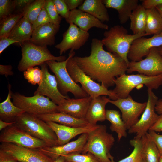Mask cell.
I'll return each instance as SVG.
<instances>
[{
	"mask_svg": "<svg viewBox=\"0 0 162 162\" xmlns=\"http://www.w3.org/2000/svg\"><path fill=\"white\" fill-rule=\"evenodd\" d=\"M146 33L150 35L162 32V18L156 9L146 10Z\"/></svg>",
	"mask_w": 162,
	"mask_h": 162,
	"instance_id": "31",
	"label": "cell"
},
{
	"mask_svg": "<svg viewBox=\"0 0 162 162\" xmlns=\"http://www.w3.org/2000/svg\"><path fill=\"white\" fill-rule=\"evenodd\" d=\"M142 1L141 5L146 10L155 8L162 4V0H144Z\"/></svg>",
	"mask_w": 162,
	"mask_h": 162,
	"instance_id": "45",
	"label": "cell"
},
{
	"mask_svg": "<svg viewBox=\"0 0 162 162\" xmlns=\"http://www.w3.org/2000/svg\"><path fill=\"white\" fill-rule=\"evenodd\" d=\"M130 143L134 147L132 152L129 156L118 162H138L143 158V144L141 138L138 139L134 138L130 140ZM110 159L111 162H115L112 155Z\"/></svg>",
	"mask_w": 162,
	"mask_h": 162,
	"instance_id": "34",
	"label": "cell"
},
{
	"mask_svg": "<svg viewBox=\"0 0 162 162\" xmlns=\"http://www.w3.org/2000/svg\"><path fill=\"white\" fill-rule=\"evenodd\" d=\"M88 136V133H83L76 140L65 144L52 147L46 146L38 149L54 160L61 156L73 153H82L87 141Z\"/></svg>",
	"mask_w": 162,
	"mask_h": 162,
	"instance_id": "18",
	"label": "cell"
},
{
	"mask_svg": "<svg viewBox=\"0 0 162 162\" xmlns=\"http://www.w3.org/2000/svg\"><path fill=\"white\" fill-rule=\"evenodd\" d=\"M134 72L148 76L162 74V56L157 47L151 49L145 59L129 62L127 72L130 74Z\"/></svg>",
	"mask_w": 162,
	"mask_h": 162,
	"instance_id": "12",
	"label": "cell"
},
{
	"mask_svg": "<svg viewBox=\"0 0 162 162\" xmlns=\"http://www.w3.org/2000/svg\"><path fill=\"white\" fill-rule=\"evenodd\" d=\"M14 11L13 0H0V20L12 14Z\"/></svg>",
	"mask_w": 162,
	"mask_h": 162,
	"instance_id": "39",
	"label": "cell"
},
{
	"mask_svg": "<svg viewBox=\"0 0 162 162\" xmlns=\"http://www.w3.org/2000/svg\"><path fill=\"white\" fill-rule=\"evenodd\" d=\"M141 139L143 144V157L146 162H159L160 154L148 132Z\"/></svg>",
	"mask_w": 162,
	"mask_h": 162,
	"instance_id": "32",
	"label": "cell"
},
{
	"mask_svg": "<svg viewBox=\"0 0 162 162\" xmlns=\"http://www.w3.org/2000/svg\"><path fill=\"white\" fill-rule=\"evenodd\" d=\"M34 1V0H13L14 11H17V13H23L25 9Z\"/></svg>",
	"mask_w": 162,
	"mask_h": 162,
	"instance_id": "43",
	"label": "cell"
},
{
	"mask_svg": "<svg viewBox=\"0 0 162 162\" xmlns=\"http://www.w3.org/2000/svg\"><path fill=\"white\" fill-rule=\"evenodd\" d=\"M103 46L101 40L93 38L90 55L74 56L73 59L86 75L108 88L115 85L116 77L125 74L128 65L117 54L105 50Z\"/></svg>",
	"mask_w": 162,
	"mask_h": 162,
	"instance_id": "1",
	"label": "cell"
},
{
	"mask_svg": "<svg viewBox=\"0 0 162 162\" xmlns=\"http://www.w3.org/2000/svg\"><path fill=\"white\" fill-rule=\"evenodd\" d=\"M75 52H70L68 58L64 61L57 62L50 60L46 63L55 74L59 90L64 96L72 93L76 98L86 97L89 96L77 83L72 79L67 68V64L70 58L74 56Z\"/></svg>",
	"mask_w": 162,
	"mask_h": 162,
	"instance_id": "7",
	"label": "cell"
},
{
	"mask_svg": "<svg viewBox=\"0 0 162 162\" xmlns=\"http://www.w3.org/2000/svg\"><path fill=\"white\" fill-rule=\"evenodd\" d=\"M14 122L32 136L44 141L48 146H58V138L54 131L46 122L36 115L24 112Z\"/></svg>",
	"mask_w": 162,
	"mask_h": 162,
	"instance_id": "4",
	"label": "cell"
},
{
	"mask_svg": "<svg viewBox=\"0 0 162 162\" xmlns=\"http://www.w3.org/2000/svg\"><path fill=\"white\" fill-rule=\"evenodd\" d=\"M88 134L87 141L82 153H91L100 162H111L110 151L115 139L112 134L107 131L106 126L99 124Z\"/></svg>",
	"mask_w": 162,
	"mask_h": 162,
	"instance_id": "3",
	"label": "cell"
},
{
	"mask_svg": "<svg viewBox=\"0 0 162 162\" xmlns=\"http://www.w3.org/2000/svg\"><path fill=\"white\" fill-rule=\"evenodd\" d=\"M130 28L134 34L146 33V9L139 4L133 11L130 17Z\"/></svg>",
	"mask_w": 162,
	"mask_h": 162,
	"instance_id": "29",
	"label": "cell"
},
{
	"mask_svg": "<svg viewBox=\"0 0 162 162\" xmlns=\"http://www.w3.org/2000/svg\"><path fill=\"white\" fill-rule=\"evenodd\" d=\"M44 8L46 10L52 23L60 25L62 17L58 14L53 0H46Z\"/></svg>",
	"mask_w": 162,
	"mask_h": 162,
	"instance_id": "38",
	"label": "cell"
},
{
	"mask_svg": "<svg viewBox=\"0 0 162 162\" xmlns=\"http://www.w3.org/2000/svg\"><path fill=\"white\" fill-rule=\"evenodd\" d=\"M149 130L156 132H162V113L159 115L157 121L151 127Z\"/></svg>",
	"mask_w": 162,
	"mask_h": 162,
	"instance_id": "49",
	"label": "cell"
},
{
	"mask_svg": "<svg viewBox=\"0 0 162 162\" xmlns=\"http://www.w3.org/2000/svg\"><path fill=\"white\" fill-rule=\"evenodd\" d=\"M146 35V33L129 34L123 26L116 25L104 32V37L101 40L109 52L119 55L128 65V56L132 42L138 38Z\"/></svg>",
	"mask_w": 162,
	"mask_h": 162,
	"instance_id": "2",
	"label": "cell"
},
{
	"mask_svg": "<svg viewBox=\"0 0 162 162\" xmlns=\"http://www.w3.org/2000/svg\"><path fill=\"white\" fill-rule=\"evenodd\" d=\"M116 86L112 90L118 98L127 97L132 90L137 86L145 85L152 89H158L162 85V74L148 76L142 74L126 75L124 74L114 80Z\"/></svg>",
	"mask_w": 162,
	"mask_h": 162,
	"instance_id": "6",
	"label": "cell"
},
{
	"mask_svg": "<svg viewBox=\"0 0 162 162\" xmlns=\"http://www.w3.org/2000/svg\"><path fill=\"white\" fill-rule=\"evenodd\" d=\"M91 99L90 96L81 98L66 99L58 105V112L65 113L77 118L85 119Z\"/></svg>",
	"mask_w": 162,
	"mask_h": 162,
	"instance_id": "20",
	"label": "cell"
},
{
	"mask_svg": "<svg viewBox=\"0 0 162 162\" xmlns=\"http://www.w3.org/2000/svg\"><path fill=\"white\" fill-rule=\"evenodd\" d=\"M14 123L15 122H7L0 119V130L6 128Z\"/></svg>",
	"mask_w": 162,
	"mask_h": 162,
	"instance_id": "51",
	"label": "cell"
},
{
	"mask_svg": "<svg viewBox=\"0 0 162 162\" xmlns=\"http://www.w3.org/2000/svg\"><path fill=\"white\" fill-rule=\"evenodd\" d=\"M0 149L21 162H52L53 160L38 148L23 147L12 143H2Z\"/></svg>",
	"mask_w": 162,
	"mask_h": 162,
	"instance_id": "14",
	"label": "cell"
},
{
	"mask_svg": "<svg viewBox=\"0 0 162 162\" xmlns=\"http://www.w3.org/2000/svg\"><path fill=\"white\" fill-rule=\"evenodd\" d=\"M109 103L120 109L122 118L128 130L138 121L139 116L144 112L147 105V102L142 103L136 101L130 95L126 98H119L116 100L110 99Z\"/></svg>",
	"mask_w": 162,
	"mask_h": 162,
	"instance_id": "13",
	"label": "cell"
},
{
	"mask_svg": "<svg viewBox=\"0 0 162 162\" xmlns=\"http://www.w3.org/2000/svg\"><path fill=\"white\" fill-rule=\"evenodd\" d=\"M52 22L51 19L46 10L44 8L41 10L35 21L32 24L33 30L37 27Z\"/></svg>",
	"mask_w": 162,
	"mask_h": 162,
	"instance_id": "41",
	"label": "cell"
},
{
	"mask_svg": "<svg viewBox=\"0 0 162 162\" xmlns=\"http://www.w3.org/2000/svg\"><path fill=\"white\" fill-rule=\"evenodd\" d=\"M24 78L32 85L38 84V86L41 83L43 74L41 69L38 67L30 68L23 72Z\"/></svg>",
	"mask_w": 162,
	"mask_h": 162,
	"instance_id": "36",
	"label": "cell"
},
{
	"mask_svg": "<svg viewBox=\"0 0 162 162\" xmlns=\"http://www.w3.org/2000/svg\"><path fill=\"white\" fill-rule=\"evenodd\" d=\"M65 20L67 23H73L87 32L93 27L106 30L109 28L108 25L89 14L78 9L71 10L69 17Z\"/></svg>",
	"mask_w": 162,
	"mask_h": 162,
	"instance_id": "21",
	"label": "cell"
},
{
	"mask_svg": "<svg viewBox=\"0 0 162 162\" xmlns=\"http://www.w3.org/2000/svg\"><path fill=\"white\" fill-rule=\"evenodd\" d=\"M148 133L157 146L160 154H162V135L150 130H148Z\"/></svg>",
	"mask_w": 162,
	"mask_h": 162,
	"instance_id": "42",
	"label": "cell"
},
{
	"mask_svg": "<svg viewBox=\"0 0 162 162\" xmlns=\"http://www.w3.org/2000/svg\"><path fill=\"white\" fill-rule=\"evenodd\" d=\"M60 27V25L52 22L40 26L33 30L29 41L42 46L54 45L55 35L59 31Z\"/></svg>",
	"mask_w": 162,
	"mask_h": 162,
	"instance_id": "22",
	"label": "cell"
},
{
	"mask_svg": "<svg viewBox=\"0 0 162 162\" xmlns=\"http://www.w3.org/2000/svg\"><path fill=\"white\" fill-rule=\"evenodd\" d=\"M36 116L45 122H52L71 127H82L90 124L85 119L77 118L62 112H55Z\"/></svg>",
	"mask_w": 162,
	"mask_h": 162,
	"instance_id": "25",
	"label": "cell"
},
{
	"mask_svg": "<svg viewBox=\"0 0 162 162\" xmlns=\"http://www.w3.org/2000/svg\"><path fill=\"white\" fill-rule=\"evenodd\" d=\"M157 48L159 52L162 56V46H160Z\"/></svg>",
	"mask_w": 162,
	"mask_h": 162,
	"instance_id": "54",
	"label": "cell"
},
{
	"mask_svg": "<svg viewBox=\"0 0 162 162\" xmlns=\"http://www.w3.org/2000/svg\"><path fill=\"white\" fill-rule=\"evenodd\" d=\"M71 57L67 64L68 71L73 80L76 83H80L82 89L92 98L102 95L108 96L112 100L118 98L112 90H108L103 85L98 83L86 75L79 67Z\"/></svg>",
	"mask_w": 162,
	"mask_h": 162,
	"instance_id": "8",
	"label": "cell"
},
{
	"mask_svg": "<svg viewBox=\"0 0 162 162\" xmlns=\"http://www.w3.org/2000/svg\"><path fill=\"white\" fill-rule=\"evenodd\" d=\"M20 45L21 48L22 57L17 68L20 72H24L30 68L40 66L49 61L62 62L67 58L65 56H55L47 46H38L29 41H25Z\"/></svg>",
	"mask_w": 162,
	"mask_h": 162,
	"instance_id": "5",
	"label": "cell"
},
{
	"mask_svg": "<svg viewBox=\"0 0 162 162\" xmlns=\"http://www.w3.org/2000/svg\"><path fill=\"white\" fill-rule=\"evenodd\" d=\"M56 133L58 146L65 144L76 136L90 132L97 128L99 124H90L82 127L67 126L51 121L45 122Z\"/></svg>",
	"mask_w": 162,
	"mask_h": 162,
	"instance_id": "19",
	"label": "cell"
},
{
	"mask_svg": "<svg viewBox=\"0 0 162 162\" xmlns=\"http://www.w3.org/2000/svg\"><path fill=\"white\" fill-rule=\"evenodd\" d=\"M159 162H162V154H161L160 155Z\"/></svg>",
	"mask_w": 162,
	"mask_h": 162,
	"instance_id": "55",
	"label": "cell"
},
{
	"mask_svg": "<svg viewBox=\"0 0 162 162\" xmlns=\"http://www.w3.org/2000/svg\"><path fill=\"white\" fill-rule=\"evenodd\" d=\"M2 143H12L30 148L48 146L44 141L27 133L15 123L4 129L0 135Z\"/></svg>",
	"mask_w": 162,
	"mask_h": 162,
	"instance_id": "11",
	"label": "cell"
},
{
	"mask_svg": "<svg viewBox=\"0 0 162 162\" xmlns=\"http://www.w3.org/2000/svg\"><path fill=\"white\" fill-rule=\"evenodd\" d=\"M162 18V4L155 8Z\"/></svg>",
	"mask_w": 162,
	"mask_h": 162,
	"instance_id": "53",
	"label": "cell"
},
{
	"mask_svg": "<svg viewBox=\"0 0 162 162\" xmlns=\"http://www.w3.org/2000/svg\"><path fill=\"white\" fill-rule=\"evenodd\" d=\"M13 104L25 112L35 115L58 112V105L48 97L40 95L27 97L19 93L12 94Z\"/></svg>",
	"mask_w": 162,
	"mask_h": 162,
	"instance_id": "9",
	"label": "cell"
},
{
	"mask_svg": "<svg viewBox=\"0 0 162 162\" xmlns=\"http://www.w3.org/2000/svg\"><path fill=\"white\" fill-rule=\"evenodd\" d=\"M78 8V9L93 16L103 23L110 20L107 8L102 0H85Z\"/></svg>",
	"mask_w": 162,
	"mask_h": 162,
	"instance_id": "26",
	"label": "cell"
},
{
	"mask_svg": "<svg viewBox=\"0 0 162 162\" xmlns=\"http://www.w3.org/2000/svg\"><path fill=\"white\" fill-rule=\"evenodd\" d=\"M107 8L116 9L118 13V19L122 24L129 19L133 11L139 5L138 0H102Z\"/></svg>",
	"mask_w": 162,
	"mask_h": 162,
	"instance_id": "24",
	"label": "cell"
},
{
	"mask_svg": "<svg viewBox=\"0 0 162 162\" xmlns=\"http://www.w3.org/2000/svg\"><path fill=\"white\" fill-rule=\"evenodd\" d=\"M65 160L70 162H100L92 154L73 153L64 155Z\"/></svg>",
	"mask_w": 162,
	"mask_h": 162,
	"instance_id": "37",
	"label": "cell"
},
{
	"mask_svg": "<svg viewBox=\"0 0 162 162\" xmlns=\"http://www.w3.org/2000/svg\"><path fill=\"white\" fill-rule=\"evenodd\" d=\"M18 162H21L18 161Z\"/></svg>",
	"mask_w": 162,
	"mask_h": 162,
	"instance_id": "58",
	"label": "cell"
},
{
	"mask_svg": "<svg viewBox=\"0 0 162 162\" xmlns=\"http://www.w3.org/2000/svg\"><path fill=\"white\" fill-rule=\"evenodd\" d=\"M106 120L111 123L110 126L111 130L117 134L118 141L122 137H127V129L118 111L115 110H106Z\"/></svg>",
	"mask_w": 162,
	"mask_h": 162,
	"instance_id": "30",
	"label": "cell"
},
{
	"mask_svg": "<svg viewBox=\"0 0 162 162\" xmlns=\"http://www.w3.org/2000/svg\"><path fill=\"white\" fill-rule=\"evenodd\" d=\"M89 37L88 32L70 23L68 29L63 34L62 41L55 47L59 50L60 54L62 55L69 50L70 49V52L79 50L85 44Z\"/></svg>",
	"mask_w": 162,
	"mask_h": 162,
	"instance_id": "15",
	"label": "cell"
},
{
	"mask_svg": "<svg viewBox=\"0 0 162 162\" xmlns=\"http://www.w3.org/2000/svg\"><path fill=\"white\" fill-rule=\"evenodd\" d=\"M138 162H146L145 161L144 159L143 158L141 159Z\"/></svg>",
	"mask_w": 162,
	"mask_h": 162,
	"instance_id": "56",
	"label": "cell"
},
{
	"mask_svg": "<svg viewBox=\"0 0 162 162\" xmlns=\"http://www.w3.org/2000/svg\"><path fill=\"white\" fill-rule=\"evenodd\" d=\"M110 99L105 95L92 98L85 118L89 124L95 125L106 120L105 106Z\"/></svg>",
	"mask_w": 162,
	"mask_h": 162,
	"instance_id": "23",
	"label": "cell"
},
{
	"mask_svg": "<svg viewBox=\"0 0 162 162\" xmlns=\"http://www.w3.org/2000/svg\"><path fill=\"white\" fill-rule=\"evenodd\" d=\"M13 156L0 149V162H18Z\"/></svg>",
	"mask_w": 162,
	"mask_h": 162,
	"instance_id": "46",
	"label": "cell"
},
{
	"mask_svg": "<svg viewBox=\"0 0 162 162\" xmlns=\"http://www.w3.org/2000/svg\"><path fill=\"white\" fill-rule=\"evenodd\" d=\"M83 0H64L70 11L76 9L83 3Z\"/></svg>",
	"mask_w": 162,
	"mask_h": 162,
	"instance_id": "47",
	"label": "cell"
},
{
	"mask_svg": "<svg viewBox=\"0 0 162 162\" xmlns=\"http://www.w3.org/2000/svg\"><path fill=\"white\" fill-rule=\"evenodd\" d=\"M65 160V158L64 156H61L53 160L52 162H64Z\"/></svg>",
	"mask_w": 162,
	"mask_h": 162,
	"instance_id": "52",
	"label": "cell"
},
{
	"mask_svg": "<svg viewBox=\"0 0 162 162\" xmlns=\"http://www.w3.org/2000/svg\"><path fill=\"white\" fill-rule=\"evenodd\" d=\"M12 67L10 65H0V74L4 75L7 77L8 76H12L14 74L12 70Z\"/></svg>",
	"mask_w": 162,
	"mask_h": 162,
	"instance_id": "48",
	"label": "cell"
},
{
	"mask_svg": "<svg viewBox=\"0 0 162 162\" xmlns=\"http://www.w3.org/2000/svg\"><path fill=\"white\" fill-rule=\"evenodd\" d=\"M46 0H34L25 9L23 18L32 24L36 20L41 10L44 7Z\"/></svg>",
	"mask_w": 162,
	"mask_h": 162,
	"instance_id": "35",
	"label": "cell"
},
{
	"mask_svg": "<svg viewBox=\"0 0 162 162\" xmlns=\"http://www.w3.org/2000/svg\"><path fill=\"white\" fill-rule=\"evenodd\" d=\"M11 87L9 84L7 98L0 104V119L7 122H14L17 117L25 112L11 101L13 94Z\"/></svg>",
	"mask_w": 162,
	"mask_h": 162,
	"instance_id": "27",
	"label": "cell"
},
{
	"mask_svg": "<svg viewBox=\"0 0 162 162\" xmlns=\"http://www.w3.org/2000/svg\"><path fill=\"white\" fill-rule=\"evenodd\" d=\"M162 46V32L148 38L144 36L138 38L132 42L128 57L132 62H138L147 56L151 49Z\"/></svg>",
	"mask_w": 162,
	"mask_h": 162,
	"instance_id": "17",
	"label": "cell"
},
{
	"mask_svg": "<svg viewBox=\"0 0 162 162\" xmlns=\"http://www.w3.org/2000/svg\"><path fill=\"white\" fill-rule=\"evenodd\" d=\"M48 66L46 63L40 65L43 74V79L34 95L46 96L57 105H59L65 99L69 98L61 93L58 88L56 77L49 72Z\"/></svg>",
	"mask_w": 162,
	"mask_h": 162,
	"instance_id": "16",
	"label": "cell"
},
{
	"mask_svg": "<svg viewBox=\"0 0 162 162\" xmlns=\"http://www.w3.org/2000/svg\"><path fill=\"white\" fill-rule=\"evenodd\" d=\"M23 16V13H14L0 20V38L8 37L14 28Z\"/></svg>",
	"mask_w": 162,
	"mask_h": 162,
	"instance_id": "33",
	"label": "cell"
},
{
	"mask_svg": "<svg viewBox=\"0 0 162 162\" xmlns=\"http://www.w3.org/2000/svg\"><path fill=\"white\" fill-rule=\"evenodd\" d=\"M18 43V42L9 37L0 38V54H1L9 46L13 44Z\"/></svg>",
	"mask_w": 162,
	"mask_h": 162,
	"instance_id": "44",
	"label": "cell"
},
{
	"mask_svg": "<svg viewBox=\"0 0 162 162\" xmlns=\"http://www.w3.org/2000/svg\"><path fill=\"white\" fill-rule=\"evenodd\" d=\"M152 90L148 88V99L146 108L138 121L128 130L129 134H136L134 138L141 139L148 132L159 117V115L156 113L155 111L158 98Z\"/></svg>",
	"mask_w": 162,
	"mask_h": 162,
	"instance_id": "10",
	"label": "cell"
},
{
	"mask_svg": "<svg viewBox=\"0 0 162 162\" xmlns=\"http://www.w3.org/2000/svg\"><path fill=\"white\" fill-rule=\"evenodd\" d=\"M33 31L32 24L22 17L14 28L8 37L17 41V44L20 45L25 41H29Z\"/></svg>",
	"mask_w": 162,
	"mask_h": 162,
	"instance_id": "28",
	"label": "cell"
},
{
	"mask_svg": "<svg viewBox=\"0 0 162 162\" xmlns=\"http://www.w3.org/2000/svg\"><path fill=\"white\" fill-rule=\"evenodd\" d=\"M58 14L65 19H68L70 15L69 9L64 0H53Z\"/></svg>",
	"mask_w": 162,
	"mask_h": 162,
	"instance_id": "40",
	"label": "cell"
},
{
	"mask_svg": "<svg viewBox=\"0 0 162 162\" xmlns=\"http://www.w3.org/2000/svg\"><path fill=\"white\" fill-rule=\"evenodd\" d=\"M64 162H69V161H67V160H65V161Z\"/></svg>",
	"mask_w": 162,
	"mask_h": 162,
	"instance_id": "57",
	"label": "cell"
},
{
	"mask_svg": "<svg viewBox=\"0 0 162 162\" xmlns=\"http://www.w3.org/2000/svg\"><path fill=\"white\" fill-rule=\"evenodd\" d=\"M155 111L159 115L162 113V99L158 100L156 105Z\"/></svg>",
	"mask_w": 162,
	"mask_h": 162,
	"instance_id": "50",
	"label": "cell"
}]
</instances>
